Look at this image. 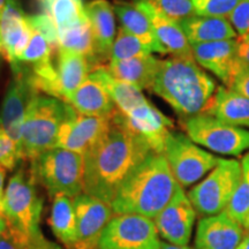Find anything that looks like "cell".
<instances>
[{"label":"cell","mask_w":249,"mask_h":249,"mask_svg":"<svg viewBox=\"0 0 249 249\" xmlns=\"http://www.w3.org/2000/svg\"><path fill=\"white\" fill-rule=\"evenodd\" d=\"M192 1H193V0H192Z\"/></svg>","instance_id":"51"},{"label":"cell","mask_w":249,"mask_h":249,"mask_svg":"<svg viewBox=\"0 0 249 249\" xmlns=\"http://www.w3.org/2000/svg\"><path fill=\"white\" fill-rule=\"evenodd\" d=\"M124 119L134 133L147 141L152 151L163 154L165 141L173 127L172 120L165 117L150 102L136 108L128 116H124Z\"/></svg>","instance_id":"19"},{"label":"cell","mask_w":249,"mask_h":249,"mask_svg":"<svg viewBox=\"0 0 249 249\" xmlns=\"http://www.w3.org/2000/svg\"><path fill=\"white\" fill-rule=\"evenodd\" d=\"M65 102L85 116L112 117L118 110L104 86L91 75Z\"/></svg>","instance_id":"21"},{"label":"cell","mask_w":249,"mask_h":249,"mask_svg":"<svg viewBox=\"0 0 249 249\" xmlns=\"http://www.w3.org/2000/svg\"><path fill=\"white\" fill-rule=\"evenodd\" d=\"M242 0H193L196 15L229 18Z\"/></svg>","instance_id":"34"},{"label":"cell","mask_w":249,"mask_h":249,"mask_svg":"<svg viewBox=\"0 0 249 249\" xmlns=\"http://www.w3.org/2000/svg\"><path fill=\"white\" fill-rule=\"evenodd\" d=\"M180 26L191 45L238 38L234 28L227 18L194 15L181 21Z\"/></svg>","instance_id":"24"},{"label":"cell","mask_w":249,"mask_h":249,"mask_svg":"<svg viewBox=\"0 0 249 249\" xmlns=\"http://www.w3.org/2000/svg\"><path fill=\"white\" fill-rule=\"evenodd\" d=\"M35 182L31 174L18 171L9 179L2 200V216L8 230L26 246L44 235L39 227L43 200Z\"/></svg>","instance_id":"5"},{"label":"cell","mask_w":249,"mask_h":249,"mask_svg":"<svg viewBox=\"0 0 249 249\" xmlns=\"http://www.w3.org/2000/svg\"><path fill=\"white\" fill-rule=\"evenodd\" d=\"M2 55V51H1V48H0V57H1Z\"/></svg>","instance_id":"50"},{"label":"cell","mask_w":249,"mask_h":249,"mask_svg":"<svg viewBox=\"0 0 249 249\" xmlns=\"http://www.w3.org/2000/svg\"><path fill=\"white\" fill-rule=\"evenodd\" d=\"M7 230V222H6L5 217L0 213V236Z\"/></svg>","instance_id":"45"},{"label":"cell","mask_w":249,"mask_h":249,"mask_svg":"<svg viewBox=\"0 0 249 249\" xmlns=\"http://www.w3.org/2000/svg\"><path fill=\"white\" fill-rule=\"evenodd\" d=\"M245 227L226 211L201 218L195 234L196 249H236Z\"/></svg>","instance_id":"16"},{"label":"cell","mask_w":249,"mask_h":249,"mask_svg":"<svg viewBox=\"0 0 249 249\" xmlns=\"http://www.w3.org/2000/svg\"><path fill=\"white\" fill-rule=\"evenodd\" d=\"M160 249H191L188 246H176L169 242H161Z\"/></svg>","instance_id":"43"},{"label":"cell","mask_w":249,"mask_h":249,"mask_svg":"<svg viewBox=\"0 0 249 249\" xmlns=\"http://www.w3.org/2000/svg\"><path fill=\"white\" fill-rule=\"evenodd\" d=\"M235 127H249V98L226 87H218L204 113Z\"/></svg>","instance_id":"22"},{"label":"cell","mask_w":249,"mask_h":249,"mask_svg":"<svg viewBox=\"0 0 249 249\" xmlns=\"http://www.w3.org/2000/svg\"><path fill=\"white\" fill-rule=\"evenodd\" d=\"M46 13L52 18L58 33L88 20L86 6L81 0H52Z\"/></svg>","instance_id":"30"},{"label":"cell","mask_w":249,"mask_h":249,"mask_svg":"<svg viewBox=\"0 0 249 249\" xmlns=\"http://www.w3.org/2000/svg\"><path fill=\"white\" fill-rule=\"evenodd\" d=\"M6 2H7V0H0V17H1L2 12L6 7Z\"/></svg>","instance_id":"46"},{"label":"cell","mask_w":249,"mask_h":249,"mask_svg":"<svg viewBox=\"0 0 249 249\" xmlns=\"http://www.w3.org/2000/svg\"><path fill=\"white\" fill-rule=\"evenodd\" d=\"M28 21H29L31 28L34 30L38 31L43 36L48 39L54 51L59 50V36L58 30L55 24L50 17L49 13H42L37 15H28Z\"/></svg>","instance_id":"35"},{"label":"cell","mask_w":249,"mask_h":249,"mask_svg":"<svg viewBox=\"0 0 249 249\" xmlns=\"http://www.w3.org/2000/svg\"><path fill=\"white\" fill-rule=\"evenodd\" d=\"M0 249H27V246L18 240L7 227V230L0 236Z\"/></svg>","instance_id":"39"},{"label":"cell","mask_w":249,"mask_h":249,"mask_svg":"<svg viewBox=\"0 0 249 249\" xmlns=\"http://www.w3.org/2000/svg\"><path fill=\"white\" fill-rule=\"evenodd\" d=\"M216 89L214 80L195 59L171 57L160 60L150 90L187 119L204 113Z\"/></svg>","instance_id":"3"},{"label":"cell","mask_w":249,"mask_h":249,"mask_svg":"<svg viewBox=\"0 0 249 249\" xmlns=\"http://www.w3.org/2000/svg\"><path fill=\"white\" fill-rule=\"evenodd\" d=\"M154 219L134 213L116 214L99 238L98 249H160Z\"/></svg>","instance_id":"10"},{"label":"cell","mask_w":249,"mask_h":249,"mask_svg":"<svg viewBox=\"0 0 249 249\" xmlns=\"http://www.w3.org/2000/svg\"><path fill=\"white\" fill-rule=\"evenodd\" d=\"M135 2L148 15L156 38L163 48L165 54H171L176 58L194 59L192 45L189 44L185 31L179 22L160 14L143 0H138Z\"/></svg>","instance_id":"20"},{"label":"cell","mask_w":249,"mask_h":249,"mask_svg":"<svg viewBox=\"0 0 249 249\" xmlns=\"http://www.w3.org/2000/svg\"><path fill=\"white\" fill-rule=\"evenodd\" d=\"M71 110L73 107L61 99L37 93L28 107L21 129L22 160H33L55 148L59 129Z\"/></svg>","instance_id":"4"},{"label":"cell","mask_w":249,"mask_h":249,"mask_svg":"<svg viewBox=\"0 0 249 249\" xmlns=\"http://www.w3.org/2000/svg\"><path fill=\"white\" fill-rule=\"evenodd\" d=\"M244 227H245V230H248V231H249V216H248V218H247V222H246Z\"/></svg>","instance_id":"48"},{"label":"cell","mask_w":249,"mask_h":249,"mask_svg":"<svg viewBox=\"0 0 249 249\" xmlns=\"http://www.w3.org/2000/svg\"><path fill=\"white\" fill-rule=\"evenodd\" d=\"M240 174V161L219 158L216 167L188 193L196 213L207 217L225 211L238 187Z\"/></svg>","instance_id":"7"},{"label":"cell","mask_w":249,"mask_h":249,"mask_svg":"<svg viewBox=\"0 0 249 249\" xmlns=\"http://www.w3.org/2000/svg\"><path fill=\"white\" fill-rule=\"evenodd\" d=\"M151 152L147 141L127 126L117 110L107 133L85 155L83 193L112 203L124 180Z\"/></svg>","instance_id":"1"},{"label":"cell","mask_w":249,"mask_h":249,"mask_svg":"<svg viewBox=\"0 0 249 249\" xmlns=\"http://www.w3.org/2000/svg\"><path fill=\"white\" fill-rule=\"evenodd\" d=\"M6 174H7V170L5 167L0 166V204L2 207V200H4V194H5V179Z\"/></svg>","instance_id":"42"},{"label":"cell","mask_w":249,"mask_h":249,"mask_svg":"<svg viewBox=\"0 0 249 249\" xmlns=\"http://www.w3.org/2000/svg\"><path fill=\"white\" fill-rule=\"evenodd\" d=\"M31 161L30 174L51 197L74 198L85 192V156L61 148L43 152Z\"/></svg>","instance_id":"6"},{"label":"cell","mask_w":249,"mask_h":249,"mask_svg":"<svg viewBox=\"0 0 249 249\" xmlns=\"http://www.w3.org/2000/svg\"><path fill=\"white\" fill-rule=\"evenodd\" d=\"M90 75L98 80L104 86L108 95L111 96L112 101L116 104L117 108L124 116H128L136 108L149 103L148 99L142 93L141 89L112 77L107 73V71L105 70V66L99 67L97 70L91 71Z\"/></svg>","instance_id":"27"},{"label":"cell","mask_w":249,"mask_h":249,"mask_svg":"<svg viewBox=\"0 0 249 249\" xmlns=\"http://www.w3.org/2000/svg\"><path fill=\"white\" fill-rule=\"evenodd\" d=\"M77 224V246L79 249H93L97 247L99 238L114 211L108 202H105L86 193L73 198Z\"/></svg>","instance_id":"14"},{"label":"cell","mask_w":249,"mask_h":249,"mask_svg":"<svg viewBox=\"0 0 249 249\" xmlns=\"http://www.w3.org/2000/svg\"><path fill=\"white\" fill-rule=\"evenodd\" d=\"M148 54H152L151 50L142 40L133 36L123 27L118 29L116 40H114L113 48H112L110 61L127 60V59Z\"/></svg>","instance_id":"32"},{"label":"cell","mask_w":249,"mask_h":249,"mask_svg":"<svg viewBox=\"0 0 249 249\" xmlns=\"http://www.w3.org/2000/svg\"><path fill=\"white\" fill-rule=\"evenodd\" d=\"M196 210L188 194L178 186L166 207L154 218L160 236L169 244L188 246L196 219Z\"/></svg>","instance_id":"12"},{"label":"cell","mask_w":249,"mask_h":249,"mask_svg":"<svg viewBox=\"0 0 249 249\" xmlns=\"http://www.w3.org/2000/svg\"><path fill=\"white\" fill-rule=\"evenodd\" d=\"M27 249H62L60 246L48 240L44 235L27 245Z\"/></svg>","instance_id":"41"},{"label":"cell","mask_w":249,"mask_h":249,"mask_svg":"<svg viewBox=\"0 0 249 249\" xmlns=\"http://www.w3.org/2000/svg\"><path fill=\"white\" fill-rule=\"evenodd\" d=\"M236 55L241 62L249 65V35L236 38Z\"/></svg>","instance_id":"40"},{"label":"cell","mask_w":249,"mask_h":249,"mask_svg":"<svg viewBox=\"0 0 249 249\" xmlns=\"http://www.w3.org/2000/svg\"><path fill=\"white\" fill-rule=\"evenodd\" d=\"M59 49L88 58L91 71L95 67V40L89 20L58 33Z\"/></svg>","instance_id":"29"},{"label":"cell","mask_w":249,"mask_h":249,"mask_svg":"<svg viewBox=\"0 0 249 249\" xmlns=\"http://www.w3.org/2000/svg\"><path fill=\"white\" fill-rule=\"evenodd\" d=\"M37 1H39L40 4H42L43 6H44L45 9H46V8L49 7V5L51 4V1H52V0H37Z\"/></svg>","instance_id":"47"},{"label":"cell","mask_w":249,"mask_h":249,"mask_svg":"<svg viewBox=\"0 0 249 249\" xmlns=\"http://www.w3.org/2000/svg\"><path fill=\"white\" fill-rule=\"evenodd\" d=\"M11 67L13 77L9 82L1 105L0 128L17 143L21 152V129L24 118L31 101L40 92L31 80V71L27 65L18 61Z\"/></svg>","instance_id":"11"},{"label":"cell","mask_w":249,"mask_h":249,"mask_svg":"<svg viewBox=\"0 0 249 249\" xmlns=\"http://www.w3.org/2000/svg\"><path fill=\"white\" fill-rule=\"evenodd\" d=\"M111 121L112 117L85 116L73 108L59 129L55 148L85 156L107 133Z\"/></svg>","instance_id":"13"},{"label":"cell","mask_w":249,"mask_h":249,"mask_svg":"<svg viewBox=\"0 0 249 249\" xmlns=\"http://www.w3.org/2000/svg\"><path fill=\"white\" fill-rule=\"evenodd\" d=\"M55 70L60 99L64 102L86 82L91 73L88 58L62 49L57 51Z\"/></svg>","instance_id":"25"},{"label":"cell","mask_w":249,"mask_h":249,"mask_svg":"<svg viewBox=\"0 0 249 249\" xmlns=\"http://www.w3.org/2000/svg\"><path fill=\"white\" fill-rule=\"evenodd\" d=\"M241 174L234 195L225 210L238 223L245 226L249 216V152L242 158Z\"/></svg>","instance_id":"31"},{"label":"cell","mask_w":249,"mask_h":249,"mask_svg":"<svg viewBox=\"0 0 249 249\" xmlns=\"http://www.w3.org/2000/svg\"><path fill=\"white\" fill-rule=\"evenodd\" d=\"M178 186L164 155L151 152L118 189L112 209L116 214L134 213L154 219Z\"/></svg>","instance_id":"2"},{"label":"cell","mask_w":249,"mask_h":249,"mask_svg":"<svg viewBox=\"0 0 249 249\" xmlns=\"http://www.w3.org/2000/svg\"><path fill=\"white\" fill-rule=\"evenodd\" d=\"M21 160L22 157L17 143L0 128V166L11 171Z\"/></svg>","instance_id":"36"},{"label":"cell","mask_w":249,"mask_h":249,"mask_svg":"<svg viewBox=\"0 0 249 249\" xmlns=\"http://www.w3.org/2000/svg\"><path fill=\"white\" fill-rule=\"evenodd\" d=\"M174 179L182 187L200 181L218 164L219 157L205 151L187 135L170 132L163 152Z\"/></svg>","instance_id":"8"},{"label":"cell","mask_w":249,"mask_h":249,"mask_svg":"<svg viewBox=\"0 0 249 249\" xmlns=\"http://www.w3.org/2000/svg\"><path fill=\"white\" fill-rule=\"evenodd\" d=\"M86 13L95 40V67L107 66L116 40L117 29L114 8L107 0H93L86 6Z\"/></svg>","instance_id":"17"},{"label":"cell","mask_w":249,"mask_h":249,"mask_svg":"<svg viewBox=\"0 0 249 249\" xmlns=\"http://www.w3.org/2000/svg\"><path fill=\"white\" fill-rule=\"evenodd\" d=\"M0 213L2 214V207H1V204H0Z\"/></svg>","instance_id":"49"},{"label":"cell","mask_w":249,"mask_h":249,"mask_svg":"<svg viewBox=\"0 0 249 249\" xmlns=\"http://www.w3.org/2000/svg\"><path fill=\"white\" fill-rule=\"evenodd\" d=\"M227 18L238 37L249 35V0H242Z\"/></svg>","instance_id":"37"},{"label":"cell","mask_w":249,"mask_h":249,"mask_svg":"<svg viewBox=\"0 0 249 249\" xmlns=\"http://www.w3.org/2000/svg\"><path fill=\"white\" fill-rule=\"evenodd\" d=\"M113 8L119 18L121 27L124 30L142 40L151 50V52L165 54L163 48L156 38L154 28L148 15L136 5V2L130 4V2L118 1Z\"/></svg>","instance_id":"26"},{"label":"cell","mask_w":249,"mask_h":249,"mask_svg":"<svg viewBox=\"0 0 249 249\" xmlns=\"http://www.w3.org/2000/svg\"><path fill=\"white\" fill-rule=\"evenodd\" d=\"M151 6L155 11L167 18L181 22V21L196 15L192 0H143Z\"/></svg>","instance_id":"33"},{"label":"cell","mask_w":249,"mask_h":249,"mask_svg":"<svg viewBox=\"0 0 249 249\" xmlns=\"http://www.w3.org/2000/svg\"><path fill=\"white\" fill-rule=\"evenodd\" d=\"M183 128L193 142L214 154L240 156L249 150V130L208 114L183 119Z\"/></svg>","instance_id":"9"},{"label":"cell","mask_w":249,"mask_h":249,"mask_svg":"<svg viewBox=\"0 0 249 249\" xmlns=\"http://www.w3.org/2000/svg\"><path fill=\"white\" fill-rule=\"evenodd\" d=\"M50 225L59 241L68 248L76 247L79 239L73 198L62 194L54 196Z\"/></svg>","instance_id":"28"},{"label":"cell","mask_w":249,"mask_h":249,"mask_svg":"<svg viewBox=\"0 0 249 249\" xmlns=\"http://www.w3.org/2000/svg\"><path fill=\"white\" fill-rule=\"evenodd\" d=\"M227 88L249 98V65L239 60L238 66Z\"/></svg>","instance_id":"38"},{"label":"cell","mask_w":249,"mask_h":249,"mask_svg":"<svg viewBox=\"0 0 249 249\" xmlns=\"http://www.w3.org/2000/svg\"><path fill=\"white\" fill-rule=\"evenodd\" d=\"M192 50L195 61L202 68L211 71L227 88L239 64L236 39L194 44Z\"/></svg>","instance_id":"18"},{"label":"cell","mask_w":249,"mask_h":249,"mask_svg":"<svg viewBox=\"0 0 249 249\" xmlns=\"http://www.w3.org/2000/svg\"><path fill=\"white\" fill-rule=\"evenodd\" d=\"M33 28L18 0H7L0 17V46L11 66L17 65L29 44Z\"/></svg>","instance_id":"15"},{"label":"cell","mask_w":249,"mask_h":249,"mask_svg":"<svg viewBox=\"0 0 249 249\" xmlns=\"http://www.w3.org/2000/svg\"><path fill=\"white\" fill-rule=\"evenodd\" d=\"M236 249H249V234H246Z\"/></svg>","instance_id":"44"},{"label":"cell","mask_w":249,"mask_h":249,"mask_svg":"<svg viewBox=\"0 0 249 249\" xmlns=\"http://www.w3.org/2000/svg\"><path fill=\"white\" fill-rule=\"evenodd\" d=\"M160 64V59L148 54L127 60L110 61L105 70L112 77L121 82L133 85L141 90L151 89Z\"/></svg>","instance_id":"23"}]
</instances>
